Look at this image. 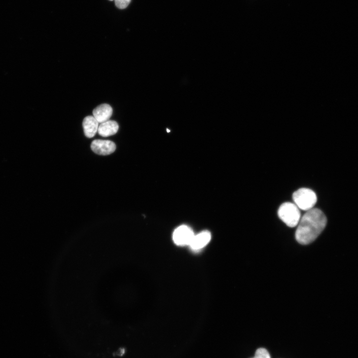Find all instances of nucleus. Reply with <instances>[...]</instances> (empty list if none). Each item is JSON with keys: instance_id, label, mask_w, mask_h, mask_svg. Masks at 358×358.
Returning a JSON list of instances; mask_svg holds the SVG:
<instances>
[{"instance_id": "obj_1", "label": "nucleus", "mask_w": 358, "mask_h": 358, "mask_svg": "<svg viewBox=\"0 0 358 358\" xmlns=\"http://www.w3.org/2000/svg\"><path fill=\"white\" fill-rule=\"evenodd\" d=\"M327 217L320 209L314 208L307 211L301 218L295 232L298 243L308 245L315 242L325 229Z\"/></svg>"}, {"instance_id": "obj_2", "label": "nucleus", "mask_w": 358, "mask_h": 358, "mask_svg": "<svg viewBox=\"0 0 358 358\" xmlns=\"http://www.w3.org/2000/svg\"><path fill=\"white\" fill-rule=\"evenodd\" d=\"M278 216L289 227L296 226L301 218L300 209L294 203L289 202L281 205L278 210Z\"/></svg>"}, {"instance_id": "obj_3", "label": "nucleus", "mask_w": 358, "mask_h": 358, "mask_svg": "<svg viewBox=\"0 0 358 358\" xmlns=\"http://www.w3.org/2000/svg\"><path fill=\"white\" fill-rule=\"evenodd\" d=\"M292 199L300 210L305 211L314 209L318 200L315 192L308 188H301L295 191L292 195Z\"/></svg>"}, {"instance_id": "obj_4", "label": "nucleus", "mask_w": 358, "mask_h": 358, "mask_svg": "<svg viewBox=\"0 0 358 358\" xmlns=\"http://www.w3.org/2000/svg\"><path fill=\"white\" fill-rule=\"evenodd\" d=\"M195 236L192 229L183 225L177 228L173 234L174 243L178 246H190Z\"/></svg>"}, {"instance_id": "obj_5", "label": "nucleus", "mask_w": 358, "mask_h": 358, "mask_svg": "<svg viewBox=\"0 0 358 358\" xmlns=\"http://www.w3.org/2000/svg\"><path fill=\"white\" fill-rule=\"evenodd\" d=\"M91 149L100 155H108L113 153L116 149L115 144L108 140H96L91 143Z\"/></svg>"}, {"instance_id": "obj_6", "label": "nucleus", "mask_w": 358, "mask_h": 358, "mask_svg": "<svg viewBox=\"0 0 358 358\" xmlns=\"http://www.w3.org/2000/svg\"><path fill=\"white\" fill-rule=\"evenodd\" d=\"M211 233L209 231H203L195 235L189 246L194 251H199L205 248L211 240Z\"/></svg>"}, {"instance_id": "obj_7", "label": "nucleus", "mask_w": 358, "mask_h": 358, "mask_svg": "<svg viewBox=\"0 0 358 358\" xmlns=\"http://www.w3.org/2000/svg\"><path fill=\"white\" fill-rule=\"evenodd\" d=\"M93 114L98 122L102 124L109 121L112 114V108L108 104H102L93 110Z\"/></svg>"}, {"instance_id": "obj_8", "label": "nucleus", "mask_w": 358, "mask_h": 358, "mask_svg": "<svg viewBox=\"0 0 358 358\" xmlns=\"http://www.w3.org/2000/svg\"><path fill=\"white\" fill-rule=\"evenodd\" d=\"M99 123L94 116H86L83 122V127L85 136L89 139L93 138L98 132Z\"/></svg>"}, {"instance_id": "obj_9", "label": "nucleus", "mask_w": 358, "mask_h": 358, "mask_svg": "<svg viewBox=\"0 0 358 358\" xmlns=\"http://www.w3.org/2000/svg\"><path fill=\"white\" fill-rule=\"evenodd\" d=\"M119 126L114 121H108L100 124L99 126L98 133L102 137L107 138L117 133Z\"/></svg>"}, {"instance_id": "obj_10", "label": "nucleus", "mask_w": 358, "mask_h": 358, "mask_svg": "<svg viewBox=\"0 0 358 358\" xmlns=\"http://www.w3.org/2000/svg\"><path fill=\"white\" fill-rule=\"evenodd\" d=\"M252 358H271V356L266 349L261 348L256 350L255 356Z\"/></svg>"}, {"instance_id": "obj_11", "label": "nucleus", "mask_w": 358, "mask_h": 358, "mask_svg": "<svg viewBox=\"0 0 358 358\" xmlns=\"http://www.w3.org/2000/svg\"><path fill=\"white\" fill-rule=\"evenodd\" d=\"M132 0H114L115 6L119 9H126L129 5Z\"/></svg>"}, {"instance_id": "obj_12", "label": "nucleus", "mask_w": 358, "mask_h": 358, "mask_svg": "<svg viewBox=\"0 0 358 358\" xmlns=\"http://www.w3.org/2000/svg\"><path fill=\"white\" fill-rule=\"evenodd\" d=\"M109 1H113V0H109Z\"/></svg>"}]
</instances>
